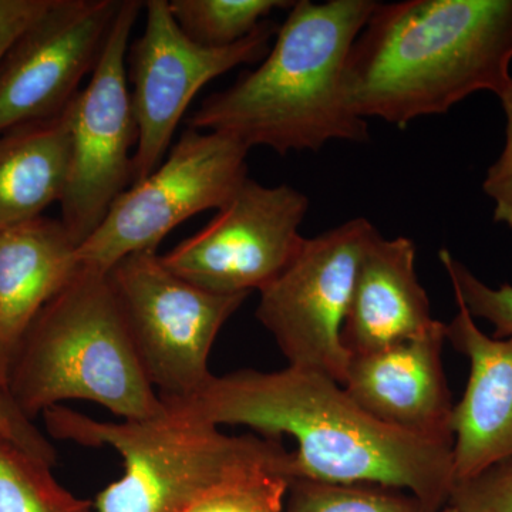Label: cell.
<instances>
[{"label": "cell", "mask_w": 512, "mask_h": 512, "mask_svg": "<svg viewBox=\"0 0 512 512\" xmlns=\"http://www.w3.org/2000/svg\"><path fill=\"white\" fill-rule=\"evenodd\" d=\"M161 402L167 412L211 426L293 437L292 481L394 488L412 494L427 512L446 507L456 484L453 444L387 426L342 384L311 370H237L212 376L192 396Z\"/></svg>", "instance_id": "cell-1"}, {"label": "cell", "mask_w": 512, "mask_h": 512, "mask_svg": "<svg viewBox=\"0 0 512 512\" xmlns=\"http://www.w3.org/2000/svg\"><path fill=\"white\" fill-rule=\"evenodd\" d=\"M512 0L379 3L350 52L346 97L362 119L406 128L511 80Z\"/></svg>", "instance_id": "cell-2"}, {"label": "cell", "mask_w": 512, "mask_h": 512, "mask_svg": "<svg viewBox=\"0 0 512 512\" xmlns=\"http://www.w3.org/2000/svg\"><path fill=\"white\" fill-rule=\"evenodd\" d=\"M379 2L293 3L274 46L255 70L202 101L188 128L268 147L279 156L318 151L332 140L366 143L367 120L350 107L345 72L350 52Z\"/></svg>", "instance_id": "cell-3"}, {"label": "cell", "mask_w": 512, "mask_h": 512, "mask_svg": "<svg viewBox=\"0 0 512 512\" xmlns=\"http://www.w3.org/2000/svg\"><path fill=\"white\" fill-rule=\"evenodd\" d=\"M8 392L32 421L70 400L99 404L123 420L164 413L109 274L83 266L30 325L10 367Z\"/></svg>", "instance_id": "cell-4"}, {"label": "cell", "mask_w": 512, "mask_h": 512, "mask_svg": "<svg viewBox=\"0 0 512 512\" xmlns=\"http://www.w3.org/2000/svg\"><path fill=\"white\" fill-rule=\"evenodd\" d=\"M57 440L110 447L123 476L94 501L96 512H184L214 488L256 476L292 481V453L278 439L228 436L167 412L147 420L99 421L66 406L42 414Z\"/></svg>", "instance_id": "cell-5"}, {"label": "cell", "mask_w": 512, "mask_h": 512, "mask_svg": "<svg viewBox=\"0 0 512 512\" xmlns=\"http://www.w3.org/2000/svg\"><path fill=\"white\" fill-rule=\"evenodd\" d=\"M128 335L161 400L200 392L212 376L208 359L227 320L248 298L190 284L164 265L157 251L121 259L109 272Z\"/></svg>", "instance_id": "cell-6"}, {"label": "cell", "mask_w": 512, "mask_h": 512, "mask_svg": "<svg viewBox=\"0 0 512 512\" xmlns=\"http://www.w3.org/2000/svg\"><path fill=\"white\" fill-rule=\"evenodd\" d=\"M248 151L235 138L187 128L167 160L124 191L77 248L80 266L109 274L128 255L157 251L188 218L221 210L248 177Z\"/></svg>", "instance_id": "cell-7"}, {"label": "cell", "mask_w": 512, "mask_h": 512, "mask_svg": "<svg viewBox=\"0 0 512 512\" xmlns=\"http://www.w3.org/2000/svg\"><path fill=\"white\" fill-rule=\"evenodd\" d=\"M376 232L372 222L355 218L303 239L291 264L261 291L256 318L288 366L345 383L350 355L343 325L363 252Z\"/></svg>", "instance_id": "cell-8"}, {"label": "cell", "mask_w": 512, "mask_h": 512, "mask_svg": "<svg viewBox=\"0 0 512 512\" xmlns=\"http://www.w3.org/2000/svg\"><path fill=\"white\" fill-rule=\"evenodd\" d=\"M144 3L121 0L119 12L92 72V80L66 107L72 154L60 201L62 224L83 244L133 181L137 123L128 90L126 53Z\"/></svg>", "instance_id": "cell-9"}, {"label": "cell", "mask_w": 512, "mask_h": 512, "mask_svg": "<svg viewBox=\"0 0 512 512\" xmlns=\"http://www.w3.org/2000/svg\"><path fill=\"white\" fill-rule=\"evenodd\" d=\"M144 5L146 28L128 59L138 134L131 185L163 163L181 117L202 87L241 64L262 62L279 29L266 19L241 42L217 49L192 42L175 22L168 0Z\"/></svg>", "instance_id": "cell-10"}, {"label": "cell", "mask_w": 512, "mask_h": 512, "mask_svg": "<svg viewBox=\"0 0 512 512\" xmlns=\"http://www.w3.org/2000/svg\"><path fill=\"white\" fill-rule=\"evenodd\" d=\"M308 210V197L291 185L265 187L247 177L207 227L161 259L204 291L261 292L298 254Z\"/></svg>", "instance_id": "cell-11"}, {"label": "cell", "mask_w": 512, "mask_h": 512, "mask_svg": "<svg viewBox=\"0 0 512 512\" xmlns=\"http://www.w3.org/2000/svg\"><path fill=\"white\" fill-rule=\"evenodd\" d=\"M121 0H55L0 66V134L59 116L94 70Z\"/></svg>", "instance_id": "cell-12"}, {"label": "cell", "mask_w": 512, "mask_h": 512, "mask_svg": "<svg viewBox=\"0 0 512 512\" xmlns=\"http://www.w3.org/2000/svg\"><path fill=\"white\" fill-rule=\"evenodd\" d=\"M446 323L429 335L350 357L346 392L394 429L453 444L454 403L443 365Z\"/></svg>", "instance_id": "cell-13"}, {"label": "cell", "mask_w": 512, "mask_h": 512, "mask_svg": "<svg viewBox=\"0 0 512 512\" xmlns=\"http://www.w3.org/2000/svg\"><path fill=\"white\" fill-rule=\"evenodd\" d=\"M456 303L446 338L470 362L466 390L451 420L458 483L512 458V336L487 335L466 306Z\"/></svg>", "instance_id": "cell-14"}, {"label": "cell", "mask_w": 512, "mask_h": 512, "mask_svg": "<svg viewBox=\"0 0 512 512\" xmlns=\"http://www.w3.org/2000/svg\"><path fill=\"white\" fill-rule=\"evenodd\" d=\"M416 274L412 239L377 231L363 252L342 330L350 357L429 335L441 325Z\"/></svg>", "instance_id": "cell-15"}, {"label": "cell", "mask_w": 512, "mask_h": 512, "mask_svg": "<svg viewBox=\"0 0 512 512\" xmlns=\"http://www.w3.org/2000/svg\"><path fill=\"white\" fill-rule=\"evenodd\" d=\"M62 221L39 217L0 231V384L33 320L80 269Z\"/></svg>", "instance_id": "cell-16"}, {"label": "cell", "mask_w": 512, "mask_h": 512, "mask_svg": "<svg viewBox=\"0 0 512 512\" xmlns=\"http://www.w3.org/2000/svg\"><path fill=\"white\" fill-rule=\"evenodd\" d=\"M70 154L66 109L0 134V231L43 217L47 207L62 201Z\"/></svg>", "instance_id": "cell-17"}, {"label": "cell", "mask_w": 512, "mask_h": 512, "mask_svg": "<svg viewBox=\"0 0 512 512\" xmlns=\"http://www.w3.org/2000/svg\"><path fill=\"white\" fill-rule=\"evenodd\" d=\"M52 468L0 433V512H96L64 488Z\"/></svg>", "instance_id": "cell-18"}, {"label": "cell", "mask_w": 512, "mask_h": 512, "mask_svg": "<svg viewBox=\"0 0 512 512\" xmlns=\"http://www.w3.org/2000/svg\"><path fill=\"white\" fill-rule=\"evenodd\" d=\"M286 0H171V15L192 42L228 47L251 35L274 10L291 9Z\"/></svg>", "instance_id": "cell-19"}, {"label": "cell", "mask_w": 512, "mask_h": 512, "mask_svg": "<svg viewBox=\"0 0 512 512\" xmlns=\"http://www.w3.org/2000/svg\"><path fill=\"white\" fill-rule=\"evenodd\" d=\"M284 512H427L406 491L370 484L293 480Z\"/></svg>", "instance_id": "cell-20"}, {"label": "cell", "mask_w": 512, "mask_h": 512, "mask_svg": "<svg viewBox=\"0 0 512 512\" xmlns=\"http://www.w3.org/2000/svg\"><path fill=\"white\" fill-rule=\"evenodd\" d=\"M439 256L453 286L454 298L466 306L474 319L490 322L497 338L512 336V285L493 288L484 284L446 248L441 249Z\"/></svg>", "instance_id": "cell-21"}, {"label": "cell", "mask_w": 512, "mask_h": 512, "mask_svg": "<svg viewBox=\"0 0 512 512\" xmlns=\"http://www.w3.org/2000/svg\"><path fill=\"white\" fill-rule=\"evenodd\" d=\"M288 478L256 476L214 488L184 512H284Z\"/></svg>", "instance_id": "cell-22"}, {"label": "cell", "mask_w": 512, "mask_h": 512, "mask_svg": "<svg viewBox=\"0 0 512 512\" xmlns=\"http://www.w3.org/2000/svg\"><path fill=\"white\" fill-rule=\"evenodd\" d=\"M448 504L460 512H512V458L458 481Z\"/></svg>", "instance_id": "cell-23"}, {"label": "cell", "mask_w": 512, "mask_h": 512, "mask_svg": "<svg viewBox=\"0 0 512 512\" xmlns=\"http://www.w3.org/2000/svg\"><path fill=\"white\" fill-rule=\"evenodd\" d=\"M498 99L507 117V138L500 158L488 168L483 190L494 201V221L512 228V77Z\"/></svg>", "instance_id": "cell-24"}, {"label": "cell", "mask_w": 512, "mask_h": 512, "mask_svg": "<svg viewBox=\"0 0 512 512\" xmlns=\"http://www.w3.org/2000/svg\"><path fill=\"white\" fill-rule=\"evenodd\" d=\"M0 433L30 456L49 464L50 467L56 466L55 446L46 439L42 431L37 429L32 420L20 412L8 389L2 384H0Z\"/></svg>", "instance_id": "cell-25"}, {"label": "cell", "mask_w": 512, "mask_h": 512, "mask_svg": "<svg viewBox=\"0 0 512 512\" xmlns=\"http://www.w3.org/2000/svg\"><path fill=\"white\" fill-rule=\"evenodd\" d=\"M55 0H0V66L20 36Z\"/></svg>", "instance_id": "cell-26"}, {"label": "cell", "mask_w": 512, "mask_h": 512, "mask_svg": "<svg viewBox=\"0 0 512 512\" xmlns=\"http://www.w3.org/2000/svg\"><path fill=\"white\" fill-rule=\"evenodd\" d=\"M437 512H460L457 510V508H454L453 505H446V507L444 508H441L440 511H437Z\"/></svg>", "instance_id": "cell-27"}]
</instances>
